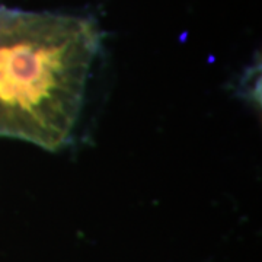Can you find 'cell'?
Segmentation results:
<instances>
[{"instance_id": "1", "label": "cell", "mask_w": 262, "mask_h": 262, "mask_svg": "<svg viewBox=\"0 0 262 262\" xmlns=\"http://www.w3.org/2000/svg\"><path fill=\"white\" fill-rule=\"evenodd\" d=\"M101 39L92 19L0 9V136L67 146Z\"/></svg>"}]
</instances>
